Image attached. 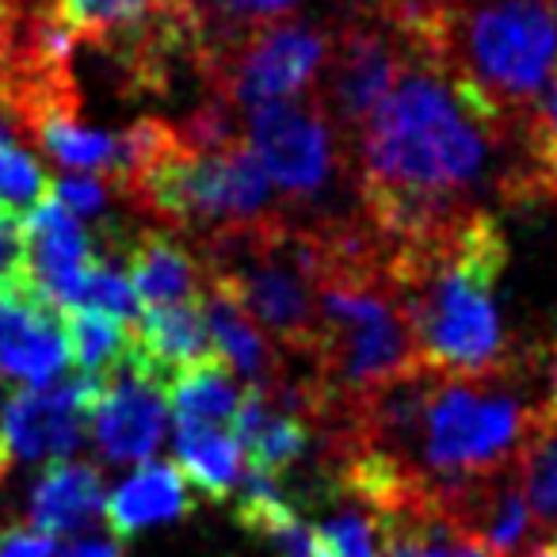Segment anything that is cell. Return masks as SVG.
<instances>
[{
	"label": "cell",
	"instance_id": "1",
	"mask_svg": "<svg viewBox=\"0 0 557 557\" xmlns=\"http://www.w3.org/2000/svg\"><path fill=\"white\" fill-rule=\"evenodd\" d=\"M504 141L455 96L428 62L409 54L397 85L356 134V184L363 222L386 245L424 237L470 214Z\"/></svg>",
	"mask_w": 557,
	"mask_h": 557
},
{
	"label": "cell",
	"instance_id": "35",
	"mask_svg": "<svg viewBox=\"0 0 557 557\" xmlns=\"http://www.w3.org/2000/svg\"><path fill=\"white\" fill-rule=\"evenodd\" d=\"M4 141H12V126H9V115L0 111V146H4Z\"/></svg>",
	"mask_w": 557,
	"mask_h": 557
},
{
	"label": "cell",
	"instance_id": "11",
	"mask_svg": "<svg viewBox=\"0 0 557 557\" xmlns=\"http://www.w3.org/2000/svg\"><path fill=\"white\" fill-rule=\"evenodd\" d=\"M195 508L184 473L172 462H146L103 500V519L115 542H126L153 523H169Z\"/></svg>",
	"mask_w": 557,
	"mask_h": 557
},
{
	"label": "cell",
	"instance_id": "29",
	"mask_svg": "<svg viewBox=\"0 0 557 557\" xmlns=\"http://www.w3.org/2000/svg\"><path fill=\"white\" fill-rule=\"evenodd\" d=\"M428 523H379L374 557H424Z\"/></svg>",
	"mask_w": 557,
	"mask_h": 557
},
{
	"label": "cell",
	"instance_id": "34",
	"mask_svg": "<svg viewBox=\"0 0 557 557\" xmlns=\"http://www.w3.org/2000/svg\"><path fill=\"white\" fill-rule=\"evenodd\" d=\"M310 557H336L333 549H329V542L321 539L318 531H310Z\"/></svg>",
	"mask_w": 557,
	"mask_h": 557
},
{
	"label": "cell",
	"instance_id": "21",
	"mask_svg": "<svg viewBox=\"0 0 557 557\" xmlns=\"http://www.w3.org/2000/svg\"><path fill=\"white\" fill-rule=\"evenodd\" d=\"M237 523L245 531L260 534V539L275 542L278 534H287L290 527H298V516L287 496H283V488H278V481L263 478V473H248L245 488L237 496Z\"/></svg>",
	"mask_w": 557,
	"mask_h": 557
},
{
	"label": "cell",
	"instance_id": "6",
	"mask_svg": "<svg viewBox=\"0 0 557 557\" xmlns=\"http://www.w3.org/2000/svg\"><path fill=\"white\" fill-rule=\"evenodd\" d=\"M100 379L20 386L0 409V481L16 466L65 462L81 447Z\"/></svg>",
	"mask_w": 557,
	"mask_h": 557
},
{
	"label": "cell",
	"instance_id": "16",
	"mask_svg": "<svg viewBox=\"0 0 557 557\" xmlns=\"http://www.w3.org/2000/svg\"><path fill=\"white\" fill-rule=\"evenodd\" d=\"M27 134H32L54 161H62L65 169L103 172V176H111V184H115L119 169H123V138L103 134V131H88V126L81 123V115L58 111V115L39 119Z\"/></svg>",
	"mask_w": 557,
	"mask_h": 557
},
{
	"label": "cell",
	"instance_id": "28",
	"mask_svg": "<svg viewBox=\"0 0 557 557\" xmlns=\"http://www.w3.org/2000/svg\"><path fill=\"white\" fill-rule=\"evenodd\" d=\"M0 290H12L20 298H35L32 278L24 271V245H20V233L12 230H0Z\"/></svg>",
	"mask_w": 557,
	"mask_h": 557
},
{
	"label": "cell",
	"instance_id": "17",
	"mask_svg": "<svg viewBox=\"0 0 557 557\" xmlns=\"http://www.w3.org/2000/svg\"><path fill=\"white\" fill-rule=\"evenodd\" d=\"M58 321H62L70 359L81 367V379H108L126 359V348H131L126 321L85 310V306H65L58 310Z\"/></svg>",
	"mask_w": 557,
	"mask_h": 557
},
{
	"label": "cell",
	"instance_id": "20",
	"mask_svg": "<svg viewBox=\"0 0 557 557\" xmlns=\"http://www.w3.org/2000/svg\"><path fill=\"white\" fill-rule=\"evenodd\" d=\"M47 199H54V180L47 176V169L16 141H4L0 146V230L20 233Z\"/></svg>",
	"mask_w": 557,
	"mask_h": 557
},
{
	"label": "cell",
	"instance_id": "25",
	"mask_svg": "<svg viewBox=\"0 0 557 557\" xmlns=\"http://www.w3.org/2000/svg\"><path fill=\"white\" fill-rule=\"evenodd\" d=\"M424 557H496V554L478 534H470L466 527H458L455 519H447L440 511L424 531Z\"/></svg>",
	"mask_w": 557,
	"mask_h": 557
},
{
	"label": "cell",
	"instance_id": "3",
	"mask_svg": "<svg viewBox=\"0 0 557 557\" xmlns=\"http://www.w3.org/2000/svg\"><path fill=\"white\" fill-rule=\"evenodd\" d=\"M539 367V351H531L519 367L493 374L432 371L412 435V470L424 473L435 493L516 470L519 450L542 417V401L523 397Z\"/></svg>",
	"mask_w": 557,
	"mask_h": 557
},
{
	"label": "cell",
	"instance_id": "36",
	"mask_svg": "<svg viewBox=\"0 0 557 557\" xmlns=\"http://www.w3.org/2000/svg\"><path fill=\"white\" fill-rule=\"evenodd\" d=\"M527 557H557V554H554V546H539V549H531Z\"/></svg>",
	"mask_w": 557,
	"mask_h": 557
},
{
	"label": "cell",
	"instance_id": "24",
	"mask_svg": "<svg viewBox=\"0 0 557 557\" xmlns=\"http://www.w3.org/2000/svg\"><path fill=\"white\" fill-rule=\"evenodd\" d=\"M318 534L336 557H374V549H379V523L371 511L348 508L329 519L325 527H318Z\"/></svg>",
	"mask_w": 557,
	"mask_h": 557
},
{
	"label": "cell",
	"instance_id": "12",
	"mask_svg": "<svg viewBox=\"0 0 557 557\" xmlns=\"http://www.w3.org/2000/svg\"><path fill=\"white\" fill-rule=\"evenodd\" d=\"M103 473L85 462H50L39 473L32 488V504H27V527L50 534H77L103 511Z\"/></svg>",
	"mask_w": 557,
	"mask_h": 557
},
{
	"label": "cell",
	"instance_id": "4",
	"mask_svg": "<svg viewBox=\"0 0 557 557\" xmlns=\"http://www.w3.org/2000/svg\"><path fill=\"white\" fill-rule=\"evenodd\" d=\"M333 35L302 20H275L237 35L207 62L218 108H245L248 115L271 103H290L313 92L325 73Z\"/></svg>",
	"mask_w": 557,
	"mask_h": 557
},
{
	"label": "cell",
	"instance_id": "8",
	"mask_svg": "<svg viewBox=\"0 0 557 557\" xmlns=\"http://www.w3.org/2000/svg\"><path fill=\"white\" fill-rule=\"evenodd\" d=\"M169 424V405H164V386L149 379L146 371L123 359L108 379H100L88 428L100 447L103 462L134 466L146 462L164 440Z\"/></svg>",
	"mask_w": 557,
	"mask_h": 557
},
{
	"label": "cell",
	"instance_id": "33",
	"mask_svg": "<svg viewBox=\"0 0 557 557\" xmlns=\"http://www.w3.org/2000/svg\"><path fill=\"white\" fill-rule=\"evenodd\" d=\"M62 557H119V542H77Z\"/></svg>",
	"mask_w": 557,
	"mask_h": 557
},
{
	"label": "cell",
	"instance_id": "13",
	"mask_svg": "<svg viewBox=\"0 0 557 557\" xmlns=\"http://www.w3.org/2000/svg\"><path fill=\"white\" fill-rule=\"evenodd\" d=\"M202 321H207L210 348L218 359L230 363L233 374H245L248 386L275 389L283 386V363L271 341L245 318L237 302L222 295V290L207 287L202 290Z\"/></svg>",
	"mask_w": 557,
	"mask_h": 557
},
{
	"label": "cell",
	"instance_id": "31",
	"mask_svg": "<svg viewBox=\"0 0 557 557\" xmlns=\"http://www.w3.org/2000/svg\"><path fill=\"white\" fill-rule=\"evenodd\" d=\"M542 379H546V394H542V417L557 420V344L546 351V363H542Z\"/></svg>",
	"mask_w": 557,
	"mask_h": 557
},
{
	"label": "cell",
	"instance_id": "22",
	"mask_svg": "<svg viewBox=\"0 0 557 557\" xmlns=\"http://www.w3.org/2000/svg\"><path fill=\"white\" fill-rule=\"evenodd\" d=\"M77 306L96 313H108L115 321H131L138 318V298H134L131 283H126L123 268L108 260V256H96L92 268L85 271V283H81ZM65 310V306H62Z\"/></svg>",
	"mask_w": 557,
	"mask_h": 557
},
{
	"label": "cell",
	"instance_id": "15",
	"mask_svg": "<svg viewBox=\"0 0 557 557\" xmlns=\"http://www.w3.org/2000/svg\"><path fill=\"white\" fill-rule=\"evenodd\" d=\"M176 466L207 500H225L240 481V447L225 428L176 424Z\"/></svg>",
	"mask_w": 557,
	"mask_h": 557
},
{
	"label": "cell",
	"instance_id": "2",
	"mask_svg": "<svg viewBox=\"0 0 557 557\" xmlns=\"http://www.w3.org/2000/svg\"><path fill=\"white\" fill-rule=\"evenodd\" d=\"M504 263L508 240L485 210H470L424 237L386 245L389 283L409 318L420 363L443 374H493L531 356L511 348L496 310Z\"/></svg>",
	"mask_w": 557,
	"mask_h": 557
},
{
	"label": "cell",
	"instance_id": "27",
	"mask_svg": "<svg viewBox=\"0 0 557 557\" xmlns=\"http://www.w3.org/2000/svg\"><path fill=\"white\" fill-rule=\"evenodd\" d=\"M54 199L70 210L73 218H100L108 207V187L92 176H65L62 184H54Z\"/></svg>",
	"mask_w": 557,
	"mask_h": 557
},
{
	"label": "cell",
	"instance_id": "5",
	"mask_svg": "<svg viewBox=\"0 0 557 557\" xmlns=\"http://www.w3.org/2000/svg\"><path fill=\"white\" fill-rule=\"evenodd\" d=\"M248 149L287 199H318L336 172V126L313 96L248 115Z\"/></svg>",
	"mask_w": 557,
	"mask_h": 557
},
{
	"label": "cell",
	"instance_id": "26",
	"mask_svg": "<svg viewBox=\"0 0 557 557\" xmlns=\"http://www.w3.org/2000/svg\"><path fill=\"white\" fill-rule=\"evenodd\" d=\"M523 149L527 157L557 153V70L549 77V85L542 88L539 103H534L531 119L523 126Z\"/></svg>",
	"mask_w": 557,
	"mask_h": 557
},
{
	"label": "cell",
	"instance_id": "32",
	"mask_svg": "<svg viewBox=\"0 0 557 557\" xmlns=\"http://www.w3.org/2000/svg\"><path fill=\"white\" fill-rule=\"evenodd\" d=\"M16 27H20V0H0V54L9 50Z\"/></svg>",
	"mask_w": 557,
	"mask_h": 557
},
{
	"label": "cell",
	"instance_id": "37",
	"mask_svg": "<svg viewBox=\"0 0 557 557\" xmlns=\"http://www.w3.org/2000/svg\"><path fill=\"white\" fill-rule=\"evenodd\" d=\"M549 12H554V24H557V0H549Z\"/></svg>",
	"mask_w": 557,
	"mask_h": 557
},
{
	"label": "cell",
	"instance_id": "7",
	"mask_svg": "<svg viewBox=\"0 0 557 557\" xmlns=\"http://www.w3.org/2000/svg\"><path fill=\"white\" fill-rule=\"evenodd\" d=\"M405 62L409 54L389 27L382 32L367 20H356V24L341 27V35H333V50H329L313 100L325 108L329 123L356 138L367 119L374 115V108L397 85Z\"/></svg>",
	"mask_w": 557,
	"mask_h": 557
},
{
	"label": "cell",
	"instance_id": "23",
	"mask_svg": "<svg viewBox=\"0 0 557 557\" xmlns=\"http://www.w3.org/2000/svg\"><path fill=\"white\" fill-rule=\"evenodd\" d=\"M187 4L195 9L199 24L210 16V12H214L218 20H225V24H230L233 39H237V35L252 32V27L275 24V20H287L290 12L302 4V0H187Z\"/></svg>",
	"mask_w": 557,
	"mask_h": 557
},
{
	"label": "cell",
	"instance_id": "19",
	"mask_svg": "<svg viewBox=\"0 0 557 557\" xmlns=\"http://www.w3.org/2000/svg\"><path fill=\"white\" fill-rule=\"evenodd\" d=\"M42 9L62 32H70V39H88L103 47L108 39L153 16L161 0H47Z\"/></svg>",
	"mask_w": 557,
	"mask_h": 557
},
{
	"label": "cell",
	"instance_id": "18",
	"mask_svg": "<svg viewBox=\"0 0 557 557\" xmlns=\"http://www.w3.org/2000/svg\"><path fill=\"white\" fill-rule=\"evenodd\" d=\"M516 481L539 531L557 534V420L539 417L516 458Z\"/></svg>",
	"mask_w": 557,
	"mask_h": 557
},
{
	"label": "cell",
	"instance_id": "9",
	"mask_svg": "<svg viewBox=\"0 0 557 557\" xmlns=\"http://www.w3.org/2000/svg\"><path fill=\"white\" fill-rule=\"evenodd\" d=\"M210 356H214V348H210L207 321H202V298L141 310L138 325L131 329V348H126V359L161 386L176 371L202 363Z\"/></svg>",
	"mask_w": 557,
	"mask_h": 557
},
{
	"label": "cell",
	"instance_id": "30",
	"mask_svg": "<svg viewBox=\"0 0 557 557\" xmlns=\"http://www.w3.org/2000/svg\"><path fill=\"white\" fill-rule=\"evenodd\" d=\"M58 539L35 531V527H9L0 534V557H54Z\"/></svg>",
	"mask_w": 557,
	"mask_h": 557
},
{
	"label": "cell",
	"instance_id": "10",
	"mask_svg": "<svg viewBox=\"0 0 557 557\" xmlns=\"http://www.w3.org/2000/svg\"><path fill=\"white\" fill-rule=\"evenodd\" d=\"M126 283H131L138 306H176L199 302L207 290L202 263L187 252L184 240L164 230H138L126 240Z\"/></svg>",
	"mask_w": 557,
	"mask_h": 557
},
{
	"label": "cell",
	"instance_id": "14",
	"mask_svg": "<svg viewBox=\"0 0 557 557\" xmlns=\"http://www.w3.org/2000/svg\"><path fill=\"white\" fill-rule=\"evenodd\" d=\"M240 397H245V389L237 386V374L218 356L184 367L164 382V405L172 409L176 424H202L230 432Z\"/></svg>",
	"mask_w": 557,
	"mask_h": 557
}]
</instances>
